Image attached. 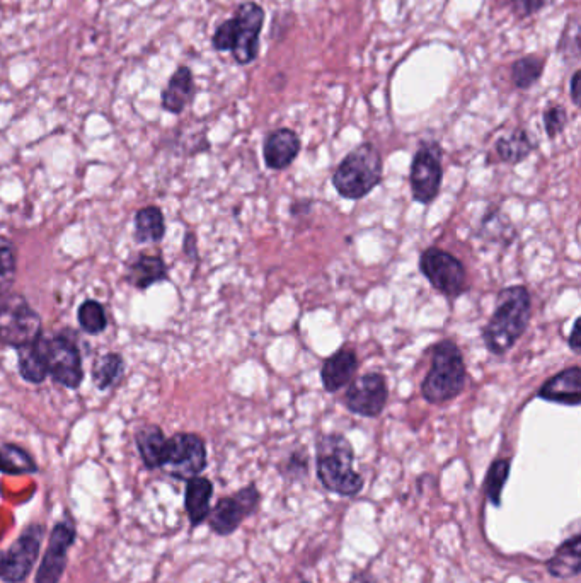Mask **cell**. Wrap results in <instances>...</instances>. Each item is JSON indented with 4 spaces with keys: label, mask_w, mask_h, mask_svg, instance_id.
Instances as JSON below:
<instances>
[{
    "label": "cell",
    "mask_w": 581,
    "mask_h": 583,
    "mask_svg": "<svg viewBox=\"0 0 581 583\" xmlns=\"http://www.w3.org/2000/svg\"><path fill=\"white\" fill-rule=\"evenodd\" d=\"M259 502L261 493L258 486L251 483L231 497L220 498L219 503L208 514V526L217 536H231L244 520L258 510Z\"/></svg>",
    "instance_id": "cell-13"
},
{
    "label": "cell",
    "mask_w": 581,
    "mask_h": 583,
    "mask_svg": "<svg viewBox=\"0 0 581 583\" xmlns=\"http://www.w3.org/2000/svg\"><path fill=\"white\" fill-rule=\"evenodd\" d=\"M466 377V364L457 343L438 341L432 350V367L421 384V394L430 405L449 403L464 391Z\"/></svg>",
    "instance_id": "cell-4"
},
{
    "label": "cell",
    "mask_w": 581,
    "mask_h": 583,
    "mask_svg": "<svg viewBox=\"0 0 581 583\" xmlns=\"http://www.w3.org/2000/svg\"><path fill=\"white\" fill-rule=\"evenodd\" d=\"M581 536H575L564 541L559 546L554 555L547 561V572L551 573L554 578H571L576 577L581 570Z\"/></svg>",
    "instance_id": "cell-21"
},
{
    "label": "cell",
    "mask_w": 581,
    "mask_h": 583,
    "mask_svg": "<svg viewBox=\"0 0 581 583\" xmlns=\"http://www.w3.org/2000/svg\"><path fill=\"white\" fill-rule=\"evenodd\" d=\"M580 326H581V319L576 318L575 324H573V330H571L570 338H568V343H570V348L575 353L580 352V347H581Z\"/></svg>",
    "instance_id": "cell-34"
},
{
    "label": "cell",
    "mask_w": 581,
    "mask_h": 583,
    "mask_svg": "<svg viewBox=\"0 0 581 583\" xmlns=\"http://www.w3.org/2000/svg\"><path fill=\"white\" fill-rule=\"evenodd\" d=\"M566 123H568V113H566L563 106L553 104V106H549L544 111V127H546L549 139H556L558 135H561L564 132V128H566Z\"/></svg>",
    "instance_id": "cell-32"
},
{
    "label": "cell",
    "mask_w": 581,
    "mask_h": 583,
    "mask_svg": "<svg viewBox=\"0 0 581 583\" xmlns=\"http://www.w3.org/2000/svg\"><path fill=\"white\" fill-rule=\"evenodd\" d=\"M355 451L341 433H328L317 439V478L326 490L340 497H355L363 488V478L353 468Z\"/></svg>",
    "instance_id": "cell-2"
},
{
    "label": "cell",
    "mask_w": 581,
    "mask_h": 583,
    "mask_svg": "<svg viewBox=\"0 0 581 583\" xmlns=\"http://www.w3.org/2000/svg\"><path fill=\"white\" fill-rule=\"evenodd\" d=\"M125 372V360L120 353H106L103 357H99L93 364L94 386L99 391H108L115 386L116 382L120 381L121 376Z\"/></svg>",
    "instance_id": "cell-27"
},
{
    "label": "cell",
    "mask_w": 581,
    "mask_h": 583,
    "mask_svg": "<svg viewBox=\"0 0 581 583\" xmlns=\"http://www.w3.org/2000/svg\"><path fill=\"white\" fill-rule=\"evenodd\" d=\"M384 174V162L374 144L358 145L340 162L333 174V185L341 197L360 200L377 188Z\"/></svg>",
    "instance_id": "cell-5"
},
{
    "label": "cell",
    "mask_w": 581,
    "mask_h": 583,
    "mask_svg": "<svg viewBox=\"0 0 581 583\" xmlns=\"http://www.w3.org/2000/svg\"><path fill=\"white\" fill-rule=\"evenodd\" d=\"M185 253L190 256L191 260H196V237L195 234L188 232L185 237V244H183Z\"/></svg>",
    "instance_id": "cell-37"
},
{
    "label": "cell",
    "mask_w": 581,
    "mask_h": 583,
    "mask_svg": "<svg viewBox=\"0 0 581 583\" xmlns=\"http://www.w3.org/2000/svg\"><path fill=\"white\" fill-rule=\"evenodd\" d=\"M265 24V9L256 2H242L236 16L220 24L213 33L217 52H232L237 64L248 65L258 58L259 35Z\"/></svg>",
    "instance_id": "cell-3"
},
{
    "label": "cell",
    "mask_w": 581,
    "mask_h": 583,
    "mask_svg": "<svg viewBox=\"0 0 581 583\" xmlns=\"http://www.w3.org/2000/svg\"><path fill=\"white\" fill-rule=\"evenodd\" d=\"M77 319L81 324V330L87 335H99L108 328V316L103 304L93 299L82 302L77 311Z\"/></svg>",
    "instance_id": "cell-30"
},
{
    "label": "cell",
    "mask_w": 581,
    "mask_h": 583,
    "mask_svg": "<svg viewBox=\"0 0 581 583\" xmlns=\"http://www.w3.org/2000/svg\"><path fill=\"white\" fill-rule=\"evenodd\" d=\"M534 149V140L530 139L529 132H525L522 128H518L507 137H501L496 142V154L500 157V161L508 162V164L524 161Z\"/></svg>",
    "instance_id": "cell-26"
},
{
    "label": "cell",
    "mask_w": 581,
    "mask_h": 583,
    "mask_svg": "<svg viewBox=\"0 0 581 583\" xmlns=\"http://www.w3.org/2000/svg\"><path fill=\"white\" fill-rule=\"evenodd\" d=\"M532 301L524 285L501 290L495 312L484 326L483 341L493 355H505L524 336L530 321Z\"/></svg>",
    "instance_id": "cell-1"
},
{
    "label": "cell",
    "mask_w": 581,
    "mask_h": 583,
    "mask_svg": "<svg viewBox=\"0 0 581 583\" xmlns=\"http://www.w3.org/2000/svg\"><path fill=\"white\" fill-rule=\"evenodd\" d=\"M302 583H309V582H302Z\"/></svg>",
    "instance_id": "cell-39"
},
{
    "label": "cell",
    "mask_w": 581,
    "mask_h": 583,
    "mask_svg": "<svg viewBox=\"0 0 581 583\" xmlns=\"http://www.w3.org/2000/svg\"><path fill=\"white\" fill-rule=\"evenodd\" d=\"M48 376L57 384L67 389H77L84 381L82 355L75 341L67 335H55L52 338L41 335L38 338Z\"/></svg>",
    "instance_id": "cell-9"
},
{
    "label": "cell",
    "mask_w": 581,
    "mask_h": 583,
    "mask_svg": "<svg viewBox=\"0 0 581 583\" xmlns=\"http://www.w3.org/2000/svg\"><path fill=\"white\" fill-rule=\"evenodd\" d=\"M358 370L357 353L351 348H341L324 360L321 381L328 393H336L350 384Z\"/></svg>",
    "instance_id": "cell-17"
},
{
    "label": "cell",
    "mask_w": 581,
    "mask_h": 583,
    "mask_svg": "<svg viewBox=\"0 0 581 583\" xmlns=\"http://www.w3.org/2000/svg\"><path fill=\"white\" fill-rule=\"evenodd\" d=\"M544 72V62L535 55L518 58L512 65V82L517 89H530L535 86Z\"/></svg>",
    "instance_id": "cell-29"
},
{
    "label": "cell",
    "mask_w": 581,
    "mask_h": 583,
    "mask_svg": "<svg viewBox=\"0 0 581 583\" xmlns=\"http://www.w3.org/2000/svg\"><path fill=\"white\" fill-rule=\"evenodd\" d=\"M297 468L302 469V471H307V459H305L302 454H292L290 461H288V471L290 473L297 474Z\"/></svg>",
    "instance_id": "cell-35"
},
{
    "label": "cell",
    "mask_w": 581,
    "mask_h": 583,
    "mask_svg": "<svg viewBox=\"0 0 581 583\" xmlns=\"http://www.w3.org/2000/svg\"><path fill=\"white\" fill-rule=\"evenodd\" d=\"M348 583H374V580H372V577H370L369 573L360 572L355 573L353 578H351L350 582Z\"/></svg>",
    "instance_id": "cell-38"
},
{
    "label": "cell",
    "mask_w": 581,
    "mask_h": 583,
    "mask_svg": "<svg viewBox=\"0 0 581 583\" xmlns=\"http://www.w3.org/2000/svg\"><path fill=\"white\" fill-rule=\"evenodd\" d=\"M420 270L432 287L447 297H459L469 289L466 266L449 251L428 248L420 258Z\"/></svg>",
    "instance_id": "cell-10"
},
{
    "label": "cell",
    "mask_w": 581,
    "mask_h": 583,
    "mask_svg": "<svg viewBox=\"0 0 581 583\" xmlns=\"http://www.w3.org/2000/svg\"><path fill=\"white\" fill-rule=\"evenodd\" d=\"M389 399L386 377L370 372L350 382L345 394V406L355 415L377 418L384 411Z\"/></svg>",
    "instance_id": "cell-14"
},
{
    "label": "cell",
    "mask_w": 581,
    "mask_h": 583,
    "mask_svg": "<svg viewBox=\"0 0 581 583\" xmlns=\"http://www.w3.org/2000/svg\"><path fill=\"white\" fill-rule=\"evenodd\" d=\"M18 369L21 377L29 384H41L47 379V365L38 340L18 348Z\"/></svg>",
    "instance_id": "cell-25"
},
{
    "label": "cell",
    "mask_w": 581,
    "mask_h": 583,
    "mask_svg": "<svg viewBox=\"0 0 581 583\" xmlns=\"http://www.w3.org/2000/svg\"><path fill=\"white\" fill-rule=\"evenodd\" d=\"M510 466H512L510 459H496L489 466L486 480H484V493H486V498H488L493 507H500L501 505V493H503V488L507 485Z\"/></svg>",
    "instance_id": "cell-28"
},
{
    "label": "cell",
    "mask_w": 581,
    "mask_h": 583,
    "mask_svg": "<svg viewBox=\"0 0 581 583\" xmlns=\"http://www.w3.org/2000/svg\"><path fill=\"white\" fill-rule=\"evenodd\" d=\"M213 497L212 481L203 476H195L186 481L185 508L191 527H198L208 519L210 500Z\"/></svg>",
    "instance_id": "cell-20"
},
{
    "label": "cell",
    "mask_w": 581,
    "mask_h": 583,
    "mask_svg": "<svg viewBox=\"0 0 581 583\" xmlns=\"http://www.w3.org/2000/svg\"><path fill=\"white\" fill-rule=\"evenodd\" d=\"M169 277V268L161 256L140 254L139 258L128 265L125 280L139 290L149 289L156 283L164 282Z\"/></svg>",
    "instance_id": "cell-18"
},
{
    "label": "cell",
    "mask_w": 581,
    "mask_h": 583,
    "mask_svg": "<svg viewBox=\"0 0 581 583\" xmlns=\"http://www.w3.org/2000/svg\"><path fill=\"white\" fill-rule=\"evenodd\" d=\"M40 471L35 457L31 456L24 447L12 442L0 444V473L21 476V474H35Z\"/></svg>",
    "instance_id": "cell-24"
},
{
    "label": "cell",
    "mask_w": 581,
    "mask_h": 583,
    "mask_svg": "<svg viewBox=\"0 0 581 583\" xmlns=\"http://www.w3.org/2000/svg\"><path fill=\"white\" fill-rule=\"evenodd\" d=\"M43 335L40 314L18 292L0 295V343L18 348L29 345Z\"/></svg>",
    "instance_id": "cell-6"
},
{
    "label": "cell",
    "mask_w": 581,
    "mask_h": 583,
    "mask_svg": "<svg viewBox=\"0 0 581 583\" xmlns=\"http://www.w3.org/2000/svg\"><path fill=\"white\" fill-rule=\"evenodd\" d=\"M135 241L139 244L159 243L166 236V220L159 207L140 208L135 214Z\"/></svg>",
    "instance_id": "cell-23"
},
{
    "label": "cell",
    "mask_w": 581,
    "mask_h": 583,
    "mask_svg": "<svg viewBox=\"0 0 581 583\" xmlns=\"http://www.w3.org/2000/svg\"><path fill=\"white\" fill-rule=\"evenodd\" d=\"M77 539V527L72 515L65 514L64 519L58 520L53 526L48 546L41 558L38 572L35 575V583H60L64 577L67 565H69V549L74 546Z\"/></svg>",
    "instance_id": "cell-12"
},
{
    "label": "cell",
    "mask_w": 581,
    "mask_h": 583,
    "mask_svg": "<svg viewBox=\"0 0 581 583\" xmlns=\"http://www.w3.org/2000/svg\"><path fill=\"white\" fill-rule=\"evenodd\" d=\"M551 0H512V7L518 18H530L542 11Z\"/></svg>",
    "instance_id": "cell-33"
},
{
    "label": "cell",
    "mask_w": 581,
    "mask_h": 583,
    "mask_svg": "<svg viewBox=\"0 0 581 583\" xmlns=\"http://www.w3.org/2000/svg\"><path fill=\"white\" fill-rule=\"evenodd\" d=\"M45 524H29L11 548L0 549V580L4 583H23L33 572L40 558Z\"/></svg>",
    "instance_id": "cell-8"
},
{
    "label": "cell",
    "mask_w": 581,
    "mask_h": 583,
    "mask_svg": "<svg viewBox=\"0 0 581 583\" xmlns=\"http://www.w3.org/2000/svg\"><path fill=\"white\" fill-rule=\"evenodd\" d=\"M539 398L563 406H578L581 403V370L578 365L559 372L542 384Z\"/></svg>",
    "instance_id": "cell-16"
},
{
    "label": "cell",
    "mask_w": 581,
    "mask_h": 583,
    "mask_svg": "<svg viewBox=\"0 0 581 583\" xmlns=\"http://www.w3.org/2000/svg\"><path fill=\"white\" fill-rule=\"evenodd\" d=\"M207 445L198 433H174L166 440L161 468L174 480L188 481L207 468Z\"/></svg>",
    "instance_id": "cell-7"
},
{
    "label": "cell",
    "mask_w": 581,
    "mask_h": 583,
    "mask_svg": "<svg viewBox=\"0 0 581 583\" xmlns=\"http://www.w3.org/2000/svg\"><path fill=\"white\" fill-rule=\"evenodd\" d=\"M578 84H580V70H576L575 74H573V77H571V81H570V94H571V99H573V103H575V106H578V104H580V94H578Z\"/></svg>",
    "instance_id": "cell-36"
},
{
    "label": "cell",
    "mask_w": 581,
    "mask_h": 583,
    "mask_svg": "<svg viewBox=\"0 0 581 583\" xmlns=\"http://www.w3.org/2000/svg\"><path fill=\"white\" fill-rule=\"evenodd\" d=\"M18 275L16 248L6 237H0V295L11 292Z\"/></svg>",
    "instance_id": "cell-31"
},
{
    "label": "cell",
    "mask_w": 581,
    "mask_h": 583,
    "mask_svg": "<svg viewBox=\"0 0 581 583\" xmlns=\"http://www.w3.org/2000/svg\"><path fill=\"white\" fill-rule=\"evenodd\" d=\"M193 96H195V79L191 70L183 65L174 72L167 82L166 89L162 91V108L173 115H179L191 103Z\"/></svg>",
    "instance_id": "cell-19"
},
{
    "label": "cell",
    "mask_w": 581,
    "mask_h": 583,
    "mask_svg": "<svg viewBox=\"0 0 581 583\" xmlns=\"http://www.w3.org/2000/svg\"><path fill=\"white\" fill-rule=\"evenodd\" d=\"M300 149H302V142L294 130L278 128L266 137L265 145H263L266 166L275 171L287 169L299 156Z\"/></svg>",
    "instance_id": "cell-15"
},
{
    "label": "cell",
    "mask_w": 581,
    "mask_h": 583,
    "mask_svg": "<svg viewBox=\"0 0 581 583\" xmlns=\"http://www.w3.org/2000/svg\"><path fill=\"white\" fill-rule=\"evenodd\" d=\"M442 147L437 142H423L411 162V191L415 202L430 205L442 188Z\"/></svg>",
    "instance_id": "cell-11"
},
{
    "label": "cell",
    "mask_w": 581,
    "mask_h": 583,
    "mask_svg": "<svg viewBox=\"0 0 581 583\" xmlns=\"http://www.w3.org/2000/svg\"><path fill=\"white\" fill-rule=\"evenodd\" d=\"M166 435L157 425H145L135 433V442L142 462L147 469L161 468L162 454L166 447Z\"/></svg>",
    "instance_id": "cell-22"
}]
</instances>
